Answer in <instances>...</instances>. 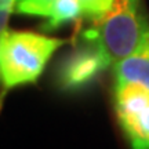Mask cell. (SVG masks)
Returning a JSON list of instances; mask_svg holds the SVG:
<instances>
[{"mask_svg": "<svg viewBox=\"0 0 149 149\" xmlns=\"http://www.w3.org/2000/svg\"><path fill=\"white\" fill-rule=\"evenodd\" d=\"M66 40L26 31H6L0 39V81L4 90L35 83Z\"/></svg>", "mask_w": 149, "mask_h": 149, "instance_id": "1", "label": "cell"}, {"mask_svg": "<svg viewBox=\"0 0 149 149\" xmlns=\"http://www.w3.org/2000/svg\"><path fill=\"white\" fill-rule=\"evenodd\" d=\"M112 64L133 53L149 26L141 0H112L108 13L93 24Z\"/></svg>", "mask_w": 149, "mask_h": 149, "instance_id": "2", "label": "cell"}, {"mask_svg": "<svg viewBox=\"0 0 149 149\" xmlns=\"http://www.w3.org/2000/svg\"><path fill=\"white\" fill-rule=\"evenodd\" d=\"M112 65L93 25L81 33L77 44L59 65L57 80L62 90L77 91L91 84Z\"/></svg>", "mask_w": 149, "mask_h": 149, "instance_id": "3", "label": "cell"}, {"mask_svg": "<svg viewBox=\"0 0 149 149\" xmlns=\"http://www.w3.org/2000/svg\"><path fill=\"white\" fill-rule=\"evenodd\" d=\"M112 0H17L15 13L24 15L40 17L46 19L44 29L58 28L90 21L97 24L104 18Z\"/></svg>", "mask_w": 149, "mask_h": 149, "instance_id": "4", "label": "cell"}, {"mask_svg": "<svg viewBox=\"0 0 149 149\" xmlns=\"http://www.w3.org/2000/svg\"><path fill=\"white\" fill-rule=\"evenodd\" d=\"M115 109L130 144L149 149V90L133 86L115 87Z\"/></svg>", "mask_w": 149, "mask_h": 149, "instance_id": "5", "label": "cell"}, {"mask_svg": "<svg viewBox=\"0 0 149 149\" xmlns=\"http://www.w3.org/2000/svg\"><path fill=\"white\" fill-rule=\"evenodd\" d=\"M115 87L133 86L149 90V26L133 53L112 65Z\"/></svg>", "mask_w": 149, "mask_h": 149, "instance_id": "6", "label": "cell"}, {"mask_svg": "<svg viewBox=\"0 0 149 149\" xmlns=\"http://www.w3.org/2000/svg\"><path fill=\"white\" fill-rule=\"evenodd\" d=\"M17 0H0V36L7 31L8 19L15 11Z\"/></svg>", "mask_w": 149, "mask_h": 149, "instance_id": "7", "label": "cell"}, {"mask_svg": "<svg viewBox=\"0 0 149 149\" xmlns=\"http://www.w3.org/2000/svg\"><path fill=\"white\" fill-rule=\"evenodd\" d=\"M0 39H1V36H0Z\"/></svg>", "mask_w": 149, "mask_h": 149, "instance_id": "8", "label": "cell"}]
</instances>
